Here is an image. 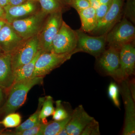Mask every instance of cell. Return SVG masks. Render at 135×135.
<instances>
[{"mask_svg": "<svg viewBox=\"0 0 135 135\" xmlns=\"http://www.w3.org/2000/svg\"><path fill=\"white\" fill-rule=\"evenodd\" d=\"M43 77L30 78L15 83L7 93L4 104L0 109V116L14 113L25 103L28 92L35 85L42 84Z\"/></svg>", "mask_w": 135, "mask_h": 135, "instance_id": "obj_1", "label": "cell"}, {"mask_svg": "<svg viewBox=\"0 0 135 135\" xmlns=\"http://www.w3.org/2000/svg\"><path fill=\"white\" fill-rule=\"evenodd\" d=\"M134 25L122 17L106 35L107 47H112L120 50L123 46L135 42Z\"/></svg>", "mask_w": 135, "mask_h": 135, "instance_id": "obj_2", "label": "cell"}, {"mask_svg": "<svg viewBox=\"0 0 135 135\" xmlns=\"http://www.w3.org/2000/svg\"><path fill=\"white\" fill-rule=\"evenodd\" d=\"M63 12L57 11L49 14L47 16L43 26L37 35L39 50L42 51V52L51 51L53 39L64 21Z\"/></svg>", "mask_w": 135, "mask_h": 135, "instance_id": "obj_3", "label": "cell"}, {"mask_svg": "<svg viewBox=\"0 0 135 135\" xmlns=\"http://www.w3.org/2000/svg\"><path fill=\"white\" fill-rule=\"evenodd\" d=\"M80 52L79 50L70 53L57 54L51 52H42L35 62L33 73L31 78L44 77L69 60L73 55Z\"/></svg>", "mask_w": 135, "mask_h": 135, "instance_id": "obj_4", "label": "cell"}, {"mask_svg": "<svg viewBox=\"0 0 135 135\" xmlns=\"http://www.w3.org/2000/svg\"><path fill=\"white\" fill-rule=\"evenodd\" d=\"M48 15L40 9L29 16L14 20L10 24L22 38H29L38 34Z\"/></svg>", "mask_w": 135, "mask_h": 135, "instance_id": "obj_5", "label": "cell"}, {"mask_svg": "<svg viewBox=\"0 0 135 135\" xmlns=\"http://www.w3.org/2000/svg\"><path fill=\"white\" fill-rule=\"evenodd\" d=\"M39 50L37 35L24 39L19 46L11 53L13 71L31 62Z\"/></svg>", "mask_w": 135, "mask_h": 135, "instance_id": "obj_6", "label": "cell"}, {"mask_svg": "<svg viewBox=\"0 0 135 135\" xmlns=\"http://www.w3.org/2000/svg\"><path fill=\"white\" fill-rule=\"evenodd\" d=\"M78 36L73 30L63 21L52 42L51 52L57 54L70 53L76 50Z\"/></svg>", "mask_w": 135, "mask_h": 135, "instance_id": "obj_7", "label": "cell"}, {"mask_svg": "<svg viewBox=\"0 0 135 135\" xmlns=\"http://www.w3.org/2000/svg\"><path fill=\"white\" fill-rule=\"evenodd\" d=\"M124 0H113L106 15L98 22L96 26L90 35L94 36L105 35L123 17Z\"/></svg>", "mask_w": 135, "mask_h": 135, "instance_id": "obj_8", "label": "cell"}, {"mask_svg": "<svg viewBox=\"0 0 135 135\" xmlns=\"http://www.w3.org/2000/svg\"><path fill=\"white\" fill-rule=\"evenodd\" d=\"M78 36L76 49L80 52L89 54L97 58L106 49V35L94 36L80 29L76 30Z\"/></svg>", "mask_w": 135, "mask_h": 135, "instance_id": "obj_9", "label": "cell"}, {"mask_svg": "<svg viewBox=\"0 0 135 135\" xmlns=\"http://www.w3.org/2000/svg\"><path fill=\"white\" fill-rule=\"evenodd\" d=\"M97 59L99 68L107 75L119 82H122L120 71V50L107 47Z\"/></svg>", "mask_w": 135, "mask_h": 135, "instance_id": "obj_10", "label": "cell"}, {"mask_svg": "<svg viewBox=\"0 0 135 135\" xmlns=\"http://www.w3.org/2000/svg\"><path fill=\"white\" fill-rule=\"evenodd\" d=\"M122 91L125 106V121L122 135L135 134V100L133 98L126 80L122 82Z\"/></svg>", "mask_w": 135, "mask_h": 135, "instance_id": "obj_11", "label": "cell"}, {"mask_svg": "<svg viewBox=\"0 0 135 135\" xmlns=\"http://www.w3.org/2000/svg\"><path fill=\"white\" fill-rule=\"evenodd\" d=\"M3 8L5 11V21L9 24L14 20L29 16L41 9L37 0H28L22 4L8 5Z\"/></svg>", "mask_w": 135, "mask_h": 135, "instance_id": "obj_12", "label": "cell"}, {"mask_svg": "<svg viewBox=\"0 0 135 135\" xmlns=\"http://www.w3.org/2000/svg\"><path fill=\"white\" fill-rule=\"evenodd\" d=\"M120 64L122 81L134 75L135 68V42L126 44L121 48Z\"/></svg>", "mask_w": 135, "mask_h": 135, "instance_id": "obj_13", "label": "cell"}, {"mask_svg": "<svg viewBox=\"0 0 135 135\" xmlns=\"http://www.w3.org/2000/svg\"><path fill=\"white\" fill-rule=\"evenodd\" d=\"M94 119L87 113L82 105H79L73 111L66 126L68 135H81L86 126Z\"/></svg>", "mask_w": 135, "mask_h": 135, "instance_id": "obj_14", "label": "cell"}, {"mask_svg": "<svg viewBox=\"0 0 135 135\" xmlns=\"http://www.w3.org/2000/svg\"><path fill=\"white\" fill-rule=\"evenodd\" d=\"M24 39L7 23L0 30V50L3 53H11Z\"/></svg>", "mask_w": 135, "mask_h": 135, "instance_id": "obj_15", "label": "cell"}, {"mask_svg": "<svg viewBox=\"0 0 135 135\" xmlns=\"http://www.w3.org/2000/svg\"><path fill=\"white\" fill-rule=\"evenodd\" d=\"M14 81L11 54L2 53L0 55V87L5 90L7 94Z\"/></svg>", "mask_w": 135, "mask_h": 135, "instance_id": "obj_16", "label": "cell"}, {"mask_svg": "<svg viewBox=\"0 0 135 135\" xmlns=\"http://www.w3.org/2000/svg\"><path fill=\"white\" fill-rule=\"evenodd\" d=\"M78 13L81 22V27L80 29L89 33L95 29L97 23L95 9L90 7L80 11Z\"/></svg>", "mask_w": 135, "mask_h": 135, "instance_id": "obj_17", "label": "cell"}, {"mask_svg": "<svg viewBox=\"0 0 135 135\" xmlns=\"http://www.w3.org/2000/svg\"><path fill=\"white\" fill-rule=\"evenodd\" d=\"M42 52V51L39 50L31 62L20 66L13 71L15 77L14 83L31 78L34 70L36 60Z\"/></svg>", "mask_w": 135, "mask_h": 135, "instance_id": "obj_18", "label": "cell"}, {"mask_svg": "<svg viewBox=\"0 0 135 135\" xmlns=\"http://www.w3.org/2000/svg\"><path fill=\"white\" fill-rule=\"evenodd\" d=\"M71 115L63 120L42 123L38 135H57L60 131L65 127L71 119Z\"/></svg>", "mask_w": 135, "mask_h": 135, "instance_id": "obj_19", "label": "cell"}, {"mask_svg": "<svg viewBox=\"0 0 135 135\" xmlns=\"http://www.w3.org/2000/svg\"><path fill=\"white\" fill-rule=\"evenodd\" d=\"M44 98L45 97L39 98L38 107L36 112L32 114L24 122L17 127L15 131L17 132L26 130L33 127L39 123H41V121L39 119V115Z\"/></svg>", "mask_w": 135, "mask_h": 135, "instance_id": "obj_20", "label": "cell"}, {"mask_svg": "<svg viewBox=\"0 0 135 135\" xmlns=\"http://www.w3.org/2000/svg\"><path fill=\"white\" fill-rule=\"evenodd\" d=\"M41 9L47 14L58 11H64L67 8L61 0H37Z\"/></svg>", "mask_w": 135, "mask_h": 135, "instance_id": "obj_21", "label": "cell"}, {"mask_svg": "<svg viewBox=\"0 0 135 135\" xmlns=\"http://www.w3.org/2000/svg\"><path fill=\"white\" fill-rule=\"evenodd\" d=\"M53 104L54 101L52 97L50 96L45 97L39 115V119L42 123L47 122L46 118L53 115L55 111Z\"/></svg>", "mask_w": 135, "mask_h": 135, "instance_id": "obj_22", "label": "cell"}, {"mask_svg": "<svg viewBox=\"0 0 135 135\" xmlns=\"http://www.w3.org/2000/svg\"><path fill=\"white\" fill-rule=\"evenodd\" d=\"M21 121V115L14 112L5 116L3 119L0 121V123L5 128H16L20 125Z\"/></svg>", "mask_w": 135, "mask_h": 135, "instance_id": "obj_23", "label": "cell"}, {"mask_svg": "<svg viewBox=\"0 0 135 135\" xmlns=\"http://www.w3.org/2000/svg\"><path fill=\"white\" fill-rule=\"evenodd\" d=\"M123 17L135 23V0H127L125 6L123 5Z\"/></svg>", "mask_w": 135, "mask_h": 135, "instance_id": "obj_24", "label": "cell"}, {"mask_svg": "<svg viewBox=\"0 0 135 135\" xmlns=\"http://www.w3.org/2000/svg\"><path fill=\"white\" fill-rule=\"evenodd\" d=\"M56 107L55 109L53 114V120L60 121L65 119L69 117L71 114H69L67 111L65 109L60 100L56 101Z\"/></svg>", "mask_w": 135, "mask_h": 135, "instance_id": "obj_25", "label": "cell"}, {"mask_svg": "<svg viewBox=\"0 0 135 135\" xmlns=\"http://www.w3.org/2000/svg\"><path fill=\"white\" fill-rule=\"evenodd\" d=\"M119 93V90L117 84L115 83L111 82L108 87V95L114 105L118 108H120V106Z\"/></svg>", "mask_w": 135, "mask_h": 135, "instance_id": "obj_26", "label": "cell"}, {"mask_svg": "<svg viewBox=\"0 0 135 135\" xmlns=\"http://www.w3.org/2000/svg\"><path fill=\"white\" fill-rule=\"evenodd\" d=\"M41 124L42 122L30 128L17 132L3 131L2 135H38Z\"/></svg>", "mask_w": 135, "mask_h": 135, "instance_id": "obj_27", "label": "cell"}, {"mask_svg": "<svg viewBox=\"0 0 135 135\" xmlns=\"http://www.w3.org/2000/svg\"><path fill=\"white\" fill-rule=\"evenodd\" d=\"M99 124L95 119L88 124L81 135H100Z\"/></svg>", "mask_w": 135, "mask_h": 135, "instance_id": "obj_28", "label": "cell"}, {"mask_svg": "<svg viewBox=\"0 0 135 135\" xmlns=\"http://www.w3.org/2000/svg\"><path fill=\"white\" fill-rule=\"evenodd\" d=\"M69 6L75 9L77 12L91 7L87 0H71Z\"/></svg>", "mask_w": 135, "mask_h": 135, "instance_id": "obj_29", "label": "cell"}, {"mask_svg": "<svg viewBox=\"0 0 135 135\" xmlns=\"http://www.w3.org/2000/svg\"><path fill=\"white\" fill-rule=\"evenodd\" d=\"M112 4V3H111ZM111 4H100L99 7L96 9V15L97 21L98 22L102 19L109 10Z\"/></svg>", "mask_w": 135, "mask_h": 135, "instance_id": "obj_30", "label": "cell"}, {"mask_svg": "<svg viewBox=\"0 0 135 135\" xmlns=\"http://www.w3.org/2000/svg\"><path fill=\"white\" fill-rule=\"evenodd\" d=\"M7 95L5 90L0 87V109L2 107L6 101Z\"/></svg>", "mask_w": 135, "mask_h": 135, "instance_id": "obj_31", "label": "cell"}, {"mask_svg": "<svg viewBox=\"0 0 135 135\" xmlns=\"http://www.w3.org/2000/svg\"><path fill=\"white\" fill-rule=\"evenodd\" d=\"M128 84L132 96L134 100H135L134 82V81L133 80L130 82H128Z\"/></svg>", "mask_w": 135, "mask_h": 135, "instance_id": "obj_32", "label": "cell"}, {"mask_svg": "<svg viewBox=\"0 0 135 135\" xmlns=\"http://www.w3.org/2000/svg\"><path fill=\"white\" fill-rule=\"evenodd\" d=\"M28 0H9L8 5H16L22 4Z\"/></svg>", "mask_w": 135, "mask_h": 135, "instance_id": "obj_33", "label": "cell"}, {"mask_svg": "<svg viewBox=\"0 0 135 135\" xmlns=\"http://www.w3.org/2000/svg\"><path fill=\"white\" fill-rule=\"evenodd\" d=\"M89 2L92 7L97 9L100 5L98 0H87Z\"/></svg>", "mask_w": 135, "mask_h": 135, "instance_id": "obj_34", "label": "cell"}, {"mask_svg": "<svg viewBox=\"0 0 135 135\" xmlns=\"http://www.w3.org/2000/svg\"><path fill=\"white\" fill-rule=\"evenodd\" d=\"M5 11L4 8L0 5V19L5 20Z\"/></svg>", "mask_w": 135, "mask_h": 135, "instance_id": "obj_35", "label": "cell"}, {"mask_svg": "<svg viewBox=\"0 0 135 135\" xmlns=\"http://www.w3.org/2000/svg\"><path fill=\"white\" fill-rule=\"evenodd\" d=\"M100 4H111L113 0H98Z\"/></svg>", "mask_w": 135, "mask_h": 135, "instance_id": "obj_36", "label": "cell"}, {"mask_svg": "<svg viewBox=\"0 0 135 135\" xmlns=\"http://www.w3.org/2000/svg\"><path fill=\"white\" fill-rule=\"evenodd\" d=\"M9 0H0V5L3 7L8 5Z\"/></svg>", "mask_w": 135, "mask_h": 135, "instance_id": "obj_37", "label": "cell"}, {"mask_svg": "<svg viewBox=\"0 0 135 135\" xmlns=\"http://www.w3.org/2000/svg\"><path fill=\"white\" fill-rule=\"evenodd\" d=\"M57 135H68L66 128H64L60 131Z\"/></svg>", "mask_w": 135, "mask_h": 135, "instance_id": "obj_38", "label": "cell"}, {"mask_svg": "<svg viewBox=\"0 0 135 135\" xmlns=\"http://www.w3.org/2000/svg\"><path fill=\"white\" fill-rule=\"evenodd\" d=\"M61 1L63 3L64 5L67 8L68 7H69V3L71 1V0H61Z\"/></svg>", "mask_w": 135, "mask_h": 135, "instance_id": "obj_39", "label": "cell"}, {"mask_svg": "<svg viewBox=\"0 0 135 135\" xmlns=\"http://www.w3.org/2000/svg\"><path fill=\"white\" fill-rule=\"evenodd\" d=\"M7 23V22L4 20L0 19V30Z\"/></svg>", "mask_w": 135, "mask_h": 135, "instance_id": "obj_40", "label": "cell"}, {"mask_svg": "<svg viewBox=\"0 0 135 135\" xmlns=\"http://www.w3.org/2000/svg\"><path fill=\"white\" fill-rule=\"evenodd\" d=\"M3 131V129H0V135H2V133Z\"/></svg>", "mask_w": 135, "mask_h": 135, "instance_id": "obj_41", "label": "cell"}, {"mask_svg": "<svg viewBox=\"0 0 135 135\" xmlns=\"http://www.w3.org/2000/svg\"><path fill=\"white\" fill-rule=\"evenodd\" d=\"M2 53H3L2 51H1V50H0V55H1V54H2Z\"/></svg>", "mask_w": 135, "mask_h": 135, "instance_id": "obj_42", "label": "cell"}, {"mask_svg": "<svg viewBox=\"0 0 135 135\" xmlns=\"http://www.w3.org/2000/svg\"><path fill=\"white\" fill-rule=\"evenodd\" d=\"M1 125V123H0V125Z\"/></svg>", "mask_w": 135, "mask_h": 135, "instance_id": "obj_43", "label": "cell"}]
</instances>
